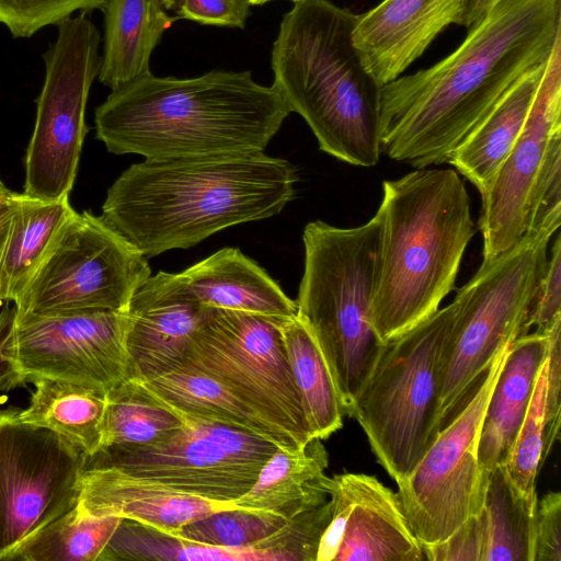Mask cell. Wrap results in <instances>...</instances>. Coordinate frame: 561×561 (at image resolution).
<instances>
[{"label": "cell", "instance_id": "cell-1", "mask_svg": "<svg viewBox=\"0 0 561 561\" xmlns=\"http://www.w3.org/2000/svg\"><path fill=\"white\" fill-rule=\"evenodd\" d=\"M559 39L561 0H497L451 54L380 88V152L415 169L448 163Z\"/></svg>", "mask_w": 561, "mask_h": 561}, {"label": "cell", "instance_id": "cell-2", "mask_svg": "<svg viewBox=\"0 0 561 561\" xmlns=\"http://www.w3.org/2000/svg\"><path fill=\"white\" fill-rule=\"evenodd\" d=\"M298 180L295 165L264 152L145 159L108 187L101 217L151 257L278 215L296 197Z\"/></svg>", "mask_w": 561, "mask_h": 561}, {"label": "cell", "instance_id": "cell-3", "mask_svg": "<svg viewBox=\"0 0 561 561\" xmlns=\"http://www.w3.org/2000/svg\"><path fill=\"white\" fill-rule=\"evenodd\" d=\"M280 92L250 71L193 78L150 72L112 90L94 113L95 136L114 154L149 160L264 152L290 114Z\"/></svg>", "mask_w": 561, "mask_h": 561}, {"label": "cell", "instance_id": "cell-4", "mask_svg": "<svg viewBox=\"0 0 561 561\" xmlns=\"http://www.w3.org/2000/svg\"><path fill=\"white\" fill-rule=\"evenodd\" d=\"M371 323L382 342L419 324L455 289L476 233L470 199L451 169H416L382 182Z\"/></svg>", "mask_w": 561, "mask_h": 561}, {"label": "cell", "instance_id": "cell-5", "mask_svg": "<svg viewBox=\"0 0 561 561\" xmlns=\"http://www.w3.org/2000/svg\"><path fill=\"white\" fill-rule=\"evenodd\" d=\"M358 14L329 0H298L273 43V85L308 124L320 150L348 164L380 158V85L353 42Z\"/></svg>", "mask_w": 561, "mask_h": 561}, {"label": "cell", "instance_id": "cell-6", "mask_svg": "<svg viewBox=\"0 0 561 561\" xmlns=\"http://www.w3.org/2000/svg\"><path fill=\"white\" fill-rule=\"evenodd\" d=\"M379 234L378 213L354 228L314 220L302 231L297 316L314 336L347 416L386 344L371 323Z\"/></svg>", "mask_w": 561, "mask_h": 561}, {"label": "cell", "instance_id": "cell-7", "mask_svg": "<svg viewBox=\"0 0 561 561\" xmlns=\"http://www.w3.org/2000/svg\"><path fill=\"white\" fill-rule=\"evenodd\" d=\"M456 310L454 299L386 342L354 401L351 416L397 483L411 474L440 430V356Z\"/></svg>", "mask_w": 561, "mask_h": 561}, {"label": "cell", "instance_id": "cell-8", "mask_svg": "<svg viewBox=\"0 0 561 561\" xmlns=\"http://www.w3.org/2000/svg\"><path fill=\"white\" fill-rule=\"evenodd\" d=\"M556 231H526L511 249L481 263L457 291V310L439 367L440 428L470 396L499 350L524 335V324Z\"/></svg>", "mask_w": 561, "mask_h": 561}, {"label": "cell", "instance_id": "cell-9", "mask_svg": "<svg viewBox=\"0 0 561 561\" xmlns=\"http://www.w3.org/2000/svg\"><path fill=\"white\" fill-rule=\"evenodd\" d=\"M57 27L43 55L44 83L24 160V194L46 202L69 197L73 187L88 130L89 93L101 65V36L87 12Z\"/></svg>", "mask_w": 561, "mask_h": 561}, {"label": "cell", "instance_id": "cell-10", "mask_svg": "<svg viewBox=\"0 0 561 561\" xmlns=\"http://www.w3.org/2000/svg\"><path fill=\"white\" fill-rule=\"evenodd\" d=\"M282 321L213 309L180 366L218 381L300 448L313 437L288 364Z\"/></svg>", "mask_w": 561, "mask_h": 561}, {"label": "cell", "instance_id": "cell-11", "mask_svg": "<svg viewBox=\"0 0 561 561\" xmlns=\"http://www.w3.org/2000/svg\"><path fill=\"white\" fill-rule=\"evenodd\" d=\"M126 329L127 311L34 314L15 309L0 340L2 390L53 379L107 394L135 377Z\"/></svg>", "mask_w": 561, "mask_h": 561}, {"label": "cell", "instance_id": "cell-12", "mask_svg": "<svg viewBox=\"0 0 561 561\" xmlns=\"http://www.w3.org/2000/svg\"><path fill=\"white\" fill-rule=\"evenodd\" d=\"M147 259L101 216L73 211L14 307L34 314L125 312L151 275Z\"/></svg>", "mask_w": 561, "mask_h": 561}, {"label": "cell", "instance_id": "cell-13", "mask_svg": "<svg viewBox=\"0 0 561 561\" xmlns=\"http://www.w3.org/2000/svg\"><path fill=\"white\" fill-rule=\"evenodd\" d=\"M510 344L499 350L411 474L397 483L400 504L422 547L445 540L482 510L488 477L478 458L479 436Z\"/></svg>", "mask_w": 561, "mask_h": 561}, {"label": "cell", "instance_id": "cell-14", "mask_svg": "<svg viewBox=\"0 0 561 561\" xmlns=\"http://www.w3.org/2000/svg\"><path fill=\"white\" fill-rule=\"evenodd\" d=\"M179 417L184 425L158 443L127 453H99L85 466L111 467L182 493L234 502L278 448L241 430Z\"/></svg>", "mask_w": 561, "mask_h": 561}, {"label": "cell", "instance_id": "cell-15", "mask_svg": "<svg viewBox=\"0 0 561 561\" xmlns=\"http://www.w3.org/2000/svg\"><path fill=\"white\" fill-rule=\"evenodd\" d=\"M0 409V561L78 504L87 455L55 432Z\"/></svg>", "mask_w": 561, "mask_h": 561}, {"label": "cell", "instance_id": "cell-16", "mask_svg": "<svg viewBox=\"0 0 561 561\" xmlns=\"http://www.w3.org/2000/svg\"><path fill=\"white\" fill-rule=\"evenodd\" d=\"M561 134V39L547 60L525 126L481 198L482 263L515 245L527 230L530 194L554 136Z\"/></svg>", "mask_w": 561, "mask_h": 561}, {"label": "cell", "instance_id": "cell-17", "mask_svg": "<svg viewBox=\"0 0 561 561\" xmlns=\"http://www.w3.org/2000/svg\"><path fill=\"white\" fill-rule=\"evenodd\" d=\"M331 519L317 552L318 561H422L397 493L364 473L330 477Z\"/></svg>", "mask_w": 561, "mask_h": 561}, {"label": "cell", "instance_id": "cell-18", "mask_svg": "<svg viewBox=\"0 0 561 561\" xmlns=\"http://www.w3.org/2000/svg\"><path fill=\"white\" fill-rule=\"evenodd\" d=\"M466 0H383L358 15L353 42L365 69L382 87L405 71L450 24Z\"/></svg>", "mask_w": 561, "mask_h": 561}, {"label": "cell", "instance_id": "cell-19", "mask_svg": "<svg viewBox=\"0 0 561 561\" xmlns=\"http://www.w3.org/2000/svg\"><path fill=\"white\" fill-rule=\"evenodd\" d=\"M211 311L183 296L171 273L150 275L127 310L126 347L135 378L150 380L176 369Z\"/></svg>", "mask_w": 561, "mask_h": 561}, {"label": "cell", "instance_id": "cell-20", "mask_svg": "<svg viewBox=\"0 0 561 561\" xmlns=\"http://www.w3.org/2000/svg\"><path fill=\"white\" fill-rule=\"evenodd\" d=\"M78 506L94 516H116L174 533L211 513L237 507L186 494L111 467L85 466Z\"/></svg>", "mask_w": 561, "mask_h": 561}, {"label": "cell", "instance_id": "cell-21", "mask_svg": "<svg viewBox=\"0 0 561 561\" xmlns=\"http://www.w3.org/2000/svg\"><path fill=\"white\" fill-rule=\"evenodd\" d=\"M171 277L183 296L208 308L277 320L297 313L296 301L238 248H222L181 273H171Z\"/></svg>", "mask_w": 561, "mask_h": 561}, {"label": "cell", "instance_id": "cell-22", "mask_svg": "<svg viewBox=\"0 0 561 561\" xmlns=\"http://www.w3.org/2000/svg\"><path fill=\"white\" fill-rule=\"evenodd\" d=\"M551 331L548 334L527 333L508 346L486 403L479 436L478 458L488 478L494 468L504 465L512 449L548 355Z\"/></svg>", "mask_w": 561, "mask_h": 561}, {"label": "cell", "instance_id": "cell-23", "mask_svg": "<svg viewBox=\"0 0 561 561\" xmlns=\"http://www.w3.org/2000/svg\"><path fill=\"white\" fill-rule=\"evenodd\" d=\"M329 455L321 439L295 450L277 448L253 485L233 504L289 520L329 499Z\"/></svg>", "mask_w": 561, "mask_h": 561}, {"label": "cell", "instance_id": "cell-24", "mask_svg": "<svg viewBox=\"0 0 561 561\" xmlns=\"http://www.w3.org/2000/svg\"><path fill=\"white\" fill-rule=\"evenodd\" d=\"M99 81L111 91L150 71V57L175 16L163 0H105Z\"/></svg>", "mask_w": 561, "mask_h": 561}, {"label": "cell", "instance_id": "cell-25", "mask_svg": "<svg viewBox=\"0 0 561 561\" xmlns=\"http://www.w3.org/2000/svg\"><path fill=\"white\" fill-rule=\"evenodd\" d=\"M546 64L531 68L512 85L448 162L476 186L481 198L525 126Z\"/></svg>", "mask_w": 561, "mask_h": 561}, {"label": "cell", "instance_id": "cell-26", "mask_svg": "<svg viewBox=\"0 0 561 561\" xmlns=\"http://www.w3.org/2000/svg\"><path fill=\"white\" fill-rule=\"evenodd\" d=\"M141 381L158 401L179 416L241 430L263 437L285 450L298 449L284 432L218 381L197 370L179 366L162 376Z\"/></svg>", "mask_w": 561, "mask_h": 561}, {"label": "cell", "instance_id": "cell-27", "mask_svg": "<svg viewBox=\"0 0 561 561\" xmlns=\"http://www.w3.org/2000/svg\"><path fill=\"white\" fill-rule=\"evenodd\" d=\"M69 197L46 202L16 194L0 241V301L15 302L73 214Z\"/></svg>", "mask_w": 561, "mask_h": 561}, {"label": "cell", "instance_id": "cell-28", "mask_svg": "<svg viewBox=\"0 0 561 561\" xmlns=\"http://www.w3.org/2000/svg\"><path fill=\"white\" fill-rule=\"evenodd\" d=\"M20 417L48 428L91 458L103 446L107 394L72 382L39 379Z\"/></svg>", "mask_w": 561, "mask_h": 561}, {"label": "cell", "instance_id": "cell-29", "mask_svg": "<svg viewBox=\"0 0 561 561\" xmlns=\"http://www.w3.org/2000/svg\"><path fill=\"white\" fill-rule=\"evenodd\" d=\"M294 382L313 438L325 439L343 426L344 411L323 354L297 316L279 323Z\"/></svg>", "mask_w": 561, "mask_h": 561}, {"label": "cell", "instance_id": "cell-30", "mask_svg": "<svg viewBox=\"0 0 561 561\" xmlns=\"http://www.w3.org/2000/svg\"><path fill=\"white\" fill-rule=\"evenodd\" d=\"M106 400L103 446L99 453L136 450L158 443L184 425L135 377L110 391Z\"/></svg>", "mask_w": 561, "mask_h": 561}, {"label": "cell", "instance_id": "cell-31", "mask_svg": "<svg viewBox=\"0 0 561 561\" xmlns=\"http://www.w3.org/2000/svg\"><path fill=\"white\" fill-rule=\"evenodd\" d=\"M536 508L513 486L503 465L494 468L481 510L483 561H533Z\"/></svg>", "mask_w": 561, "mask_h": 561}, {"label": "cell", "instance_id": "cell-32", "mask_svg": "<svg viewBox=\"0 0 561 561\" xmlns=\"http://www.w3.org/2000/svg\"><path fill=\"white\" fill-rule=\"evenodd\" d=\"M276 561L274 554L257 548L205 546L122 519L98 561Z\"/></svg>", "mask_w": 561, "mask_h": 561}, {"label": "cell", "instance_id": "cell-33", "mask_svg": "<svg viewBox=\"0 0 561 561\" xmlns=\"http://www.w3.org/2000/svg\"><path fill=\"white\" fill-rule=\"evenodd\" d=\"M122 519L91 515L77 504L27 538L7 561H98Z\"/></svg>", "mask_w": 561, "mask_h": 561}, {"label": "cell", "instance_id": "cell-34", "mask_svg": "<svg viewBox=\"0 0 561 561\" xmlns=\"http://www.w3.org/2000/svg\"><path fill=\"white\" fill-rule=\"evenodd\" d=\"M547 375L548 355L540 368L525 419L503 465L513 486L531 504L538 502V473L560 436L561 421L552 419L548 412Z\"/></svg>", "mask_w": 561, "mask_h": 561}, {"label": "cell", "instance_id": "cell-35", "mask_svg": "<svg viewBox=\"0 0 561 561\" xmlns=\"http://www.w3.org/2000/svg\"><path fill=\"white\" fill-rule=\"evenodd\" d=\"M286 523V519L272 514L233 507L211 513L172 534L205 546L259 549L264 539Z\"/></svg>", "mask_w": 561, "mask_h": 561}, {"label": "cell", "instance_id": "cell-36", "mask_svg": "<svg viewBox=\"0 0 561 561\" xmlns=\"http://www.w3.org/2000/svg\"><path fill=\"white\" fill-rule=\"evenodd\" d=\"M105 0H0V23L14 38H28L76 12L102 10Z\"/></svg>", "mask_w": 561, "mask_h": 561}, {"label": "cell", "instance_id": "cell-37", "mask_svg": "<svg viewBox=\"0 0 561 561\" xmlns=\"http://www.w3.org/2000/svg\"><path fill=\"white\" fill-rule=\"evenodd\" d=\"M561 134L554 136L535 181L527 213V230L557 231L561 220ZM526 233V232H525Z\"/></svg>", "mask_w": 561, "mask_h": 561}, {"label": "cell", "instance_id": "cell-38", "mask_svg": "<svg viewBox=\"0 0 561 561\" xmlns=\"http://www.w3.org/2000/svg\"><path fill=\"white\" fill-rule=\"evenodd\" d=\"M560 321L561 239L558 234L524 324V335L528 333L531 327H536L535 332L548 334Z\"/></svg>", "mask_w": 561, "mask_h": 561}, {"label": "cell", "instance_id": "cell-39", "mask_svg": "<svg viewBox=\"0 0 561 561\" xmlns=\"http://www.w3.org/2000/svg\"><path fill=\"white\" fill-rule=\"evenodd\" d=\"M163 4L176 19L238 28L244 27L252 5L251 0H163Z\"/></svg>", "mask_w": 561, "mask_h": 561}, {"label": "cell", "instance_id": "cell-40", "mask_svg": "<svg viewBox=\"0 0 561 561\" xmlns=\"http://www.w3.org/2000/svg\"><path fill=\"white\" fill-rule=\"evenodd\" d=\"M431 561H483L484 526L481 512L469 517L445 540L423 547Z\"/></svg>", "mask_w": 561, "mask_h": 561}, {"label": "cell", "instance_id": "cell-41", "mask_svg": "<svg viewBox=\"0 0 561 561\" xmlns=\"http://www.w3.org/2000/svg\"><path fill=\"white\" fill-rule=\"evenodd\" d=\"M533 561H561V493L550 491L537 502Z\"/></svg>", "mask_w": 561, "mask_h": 561}, {"label": "cell", "instance_id": "cell-42", "mask_svg": "<svg viewBox=\"0 0 561 561\" xmlns=\"http://www.w3.org/2000/svg\"><path fill=\"white\" fill-rule=\"evenodd\" d=\"M497 0H466V5L459 25L468 30L476 25Z\"/></svg>", "mask_w": 561, "mask_h": 561}, {"label": "cell", "instance_id": "cell-43", "mask_svg": "<svg viewBox=\"0 0 561 561\" xmlns=\"http://www.w3.org/2000/svg\"><path fill=\"white\" fill-rule=\"evenodd\" d=\"M14 306L13 307H5L1 312H0V340L2 339V336L4 335V333L7 332L12 319H13V316H14ZM2 385H3V375H2V365L0 363V390H2Z\"/></svg>", "mask_w": 561, "mask_h": 561}, {"label": "cell", "instance_id": "cell-44", "mask_svg": "<svg viewBox=\"0 0 561 561\" xmlns=\"http://www.w3.org/2000/svg\"><path fill=\"white\" fill-rule=\"evenodd\" d=\"M13 206H14V196L10 202L0 206V239L5 231Z\"/></svg>", "mask_w": 561, "mask_h": 561}, {"label": "cell", "instance_id": "cell-45", "mask_svg": "<svg viewBox=\"0 0 561 561\" xmlns=\"http://www.w3.org/2000/svg\"><path fill=\"white\" fill-rule=\"evenodd\" d=\"M15 193L9 190L0 179V206L10 202Z\"/></svg>", "mask_w": 561, "mask_h": 561}, {"label": "cell", "instance_id": "cell-46", "mask_svg": "<svg viewBox=\"0 0 561 561\" xmlns=\"http://www.w3.org/2000/svg\"><path fill=\"white\" fill-rule=\"evenodd\" d=\"M270 1H273V0H251V3L252 5H257V4H263V3H266V2H270ZM291 1H298V0H291Z\"/></svg>", "mask_w": 561, "mask_h": 561}, {"label": "cell", "instance_id": "cell-47", "mask_svg": "<svg viewBox=\"0 0 561 561\" xmlns=\"http://www.w3.org/2000/svg\"><path fill=\"white\" fill-rule=\"evenodd\" d=\"M1 239H2V237H1ZM1 239H0V241H1ZM0 302H1V301H0Z\"/></svg>", "mask_w": 561, "mask_h": 561}]
</instances>
